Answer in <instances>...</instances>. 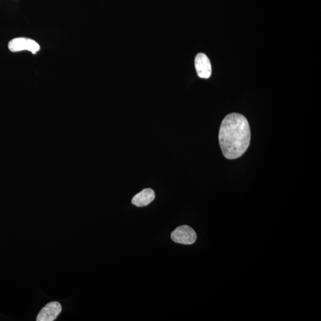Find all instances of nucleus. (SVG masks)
Listing matches in <instances>:
<instances>
[{
    "label": "nucleus",
    "instance_id": "nucleus-5",
    "mask_svg": "<svg viewBox=\"0 0 321 321\" xmlns=\"http://www.w3.org/2000/svg\"><path fill=\"white\" fill-rule=\"evenodd\" d=\"M195 68L199 77L208 79L211 76L212 67L211 62L208 57L203 53L197 55L195 60Z\"/></svg>",
    "mask_w": 321,
    "mask_h": 321
},
{
    "label": "nucleus",
    "instance_id": "nucleus-4",
    "mask_svg": "<svg viewBox=\"0 0 321 321\" xmlns=\"http://www.w3.org/2000/svg\"><path fill=\"white\" fill-rule=\"evenodd\" d=\"M61 305L58 302H52L46 304L40 310L37 318V321H53L61 312Z\"/></svg>",
    "mask_w": 321,
    "mask_h": 321
},
{
    "label": "nucleus",
    "instance_id": "nucleus-2",
    "mask_svg": "<svg viewBox=\"0 0 321 321\" xmlns=\"http://www.w3.org/2000/svg\"><path fill=\"white\" fill-rule=\"evenodd\" d=\"M9 49L13 53L28 51L36 55L40 50V46L36 40L28 38H16L9 43Z\"/></svg>",
    "mask_w": 321,
    "mask_h": 321
},
{
    "label": "nucleus",
    "instance_id": "nucleus-3",
    "mask_svg": "<svg viewBox=\"0 0 321 321\" xmlns=\"http://www.w3.org/2000/svg\"><path fill=\"white\" fill-rule=\"evenodd\" d=\"M171 239L174 242L183 245H192L196 241V232L188 226L179 227L172 232Z\"/></svg>",
    "mask_w": 321,
    "mask_h": 321
},
{
    "label": "nucleus",
    "instance_id": "nucleus-1",
    "mask_svg": "<svg viewBox=\"0 0 321 321\" xmlns=\"http://www.w3.org/2000/svg\"><path fill=\"white\" fill-rule=\"evenodd\" d=\"M251 134L245 116L231 113L224 118L219 132V142L224 156L229 160L241 157L249 147Z\"/></svg>",
    "mask_w": 321,
    "mask_h": 321
},
{
    "label": "nucleus",
    "instance_id": "nucleus-6",
    "mask_svg": "<svg viewBox=\"0 0 321 321\" xmlns=\"http://www.w3.org/2000/svg\"><path fill=\"white\" fill-rule=\"evenodd\" d=\"M155 198L154 191L151 189H145L136 194L132 199V204L137 207H144L148 206Z\"/></svg>",
    "mask_w": 321,
    "mask_h": 321
}]
</instances>
